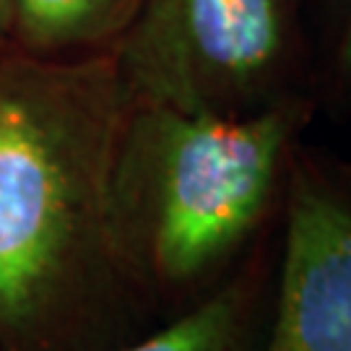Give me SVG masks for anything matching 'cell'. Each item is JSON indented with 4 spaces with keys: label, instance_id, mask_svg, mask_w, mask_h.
I'll use <instances>...</instances> for the list:
<instances>
[{
    "label": "cell",
    "instance_id": "obj_7",
    "mask_svg": "<svg viewBox=\"0 0 351 351\" xmlns=\"http://www.w3.org/2000/svg\"><path fill=\"white\" fill-rule=\"evenodd\" d=\"M310 45L317 110L351 107V0H310Z\"/></svg>",
    "mask_w": 351,
    "mask_h": 351
},
{
    "label": "cell",
    "instance_id": "obj_5",
    "mask_svg": "<svg viewBox=\"0 0 351 351\" xmlns=\"http://www.w3.org/2000/svg\"><path fill=\"white\" fill-rule=\"evenodd\" d=\"M268 239L203 300L114 351H255L271 287Z\"/></svg>",
    "mask_w": 351,
    "mask_h": 351
},
{
    "label": "cell",
    "instance_id": "obj_6",
    "mask_svg": "<svg viewBox=\"0 0 351 351\" xmlns=\"http://www.w3.org/2000/svg\"><path fill=\"white\" fill-rule=\"evenodd\" d=\"M143 0H11L13 47L42 58L112 50Z\"/></svg>",
    "mask_w": 351,
    "mask_h": 351
},
{
    "label": "cell",
    "instance_id": "obj_1",
    "mask_svg": "<svg viewBox=\"0 0 351 351\" xmlns=\"http://www.w3.org/2000/svg\"><path fill=\"white\" fill-rule=\"evenodd\" d=\"M114 50L0 52V351H114L154 328L112 234Z\"/></svg>",
    "mask_w": 351,
    "mask_h": 351
},
{
    "label": "cell",
    "instance_id": "obj_2",
    "mask_svg": "<svg viewBox=\"0 0 351 351\" xmlns=\"http://www.w3.org/2000/svg\"><path fill=\"white\" fill-rule=\"evenodd\" d=\"M313 97L239 117L130 101L112 167V234L156 317L216 289L281 221Z\"/></svg>",
    "mask_w": 351,
    "mask_h": 351
},
{
    "label": "cell",
    "instance_id": "obj_9",
    "mask_svg": "<svg viewBox=\"0 0 351 351\" xmlns=\"http://www.w3.org/2000/svg\"><path fill=\"white\" fill-rule=\"evenodd\" d=\"M328 169L333 172V177H336V182H339L341 188L351 195V159H341V162L339 159H330V162H328Z\"/></svg>",
    "mask_w": 351,
    "mask_h": 351
},
{
    "label": "cell",
    "instance_id": "obj_8",
    "mask_svg": "<svg viewBox=\"0 0 351 351\" xmlns=\"http://www.w3.org/2000/svg\"><path fill=\"white\" fill-rule=\"evenodd\" d=\"M13 47V8L11 0H0V52Z\"/></svg>",
    "mask_w": 351,
    "mask_h": 351
},
{
    "label": "cell",
    "instance_id": "obj_4",
    "mask_svg": "<svg viewBox=\"0 0 351 351\" xmlns=\"http://www.w3.org/2000/svg\"><path fill=\"white\" fill-rule=\"evenodd\" d=\"M278 229L274 304L255 351H351V195L304 143Z\"/></svg>",
    "mask_w": 351,
    "mask_h": 351
},
{
    "label": "cell",
    "instance_id": "obj_3",
    "mask_svg": "<svg viewBox=\"0 0 351 351\" xmlns=\"http://www.w3.org/2000/svg\"><path fill=\"white\" fill-rule=\"evenodd\" d=\"M112 50L130 101L239 117L313 97L310 0H143Z\"/></svg>",
    "mask_w": 351,
    "mask_h": 351
}]
</instances>
